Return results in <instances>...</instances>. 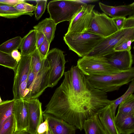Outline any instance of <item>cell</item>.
I'll return each mask as SVG.
<instances>
[{
  "label": "cell",
  "instance_id": "e0dca14e",
  "mask_svg": "<svg viewBox=\"0 0 134 134\" xmlns=\"http://www.w3.org/2000/svg\"><path fill=\"white\" fill-rule=\"evenodd\" d=\"M99 5L104 13L112 18L126 17L134 13V2L128 5L115 6L108 5L100 2L99 3Z\"/></svg>",
  "mask_w": 134,
  "mask_h": 134
},
{
  "label": "cell",
  "instance_id": "ba28073f",
  "mask_svg": "<svg viewBox=\"0 0 134 134\" xmlns=\"http://www.w3.org/2000/svg\"><path fill=\"white\" fill-rule=\"evenodd\" d=\"M118 31L112 18L104 13H100L93 9L91 23L88 31L105 38Z\"/></svg>",
  "mask_w": 134,
  "mask_h": 134
},
{
  "label": "cell",
  "instance_id": "f1b7e54d",
  "mask_svg": "<svg viewBox=\"0 0 134 134\" xmlns=\"http://www.w3.org/2000/svg\"><path fill=\"white\" fill-rule=\"evenodd\" d=\"M31 55V67L34 74L36 75L41 68L43 60L41 59L37 49Z\"/></svg>",
  "mask_w": 134,
  "mask_h": 134
},
{
  "label": "cell",
  "instance_id": "ffe728a7",
  "mask_svg": "<svg viewBox=\"0 0 134 134\" xmlns=\"http://www.w3.org/2000/svg\"><path fill=\"white\" fill-rule=\"evenodd\" d=\"M57 25L49 18H46L34 26L33 28L36 31L42 32L50 44L54 37Z\"/></svg>",
  "mask_w": 134,
  "mask_h": 134
},
{
  "label": "cell",
  "instance_id": "8fae6325",
  "mask_svg": "<svg viewBox=\"0 0 134 134\" xmlns=\"http://www.w3.org/2000/svg\"><path fill=\"white\" fill-rule=\"evenodd\" d=\"M31 55H21V58L14 72L13 87V99H20L19 88L20 84L27 80L31 65Z\"/></svg>",
  "mask_w": 134,
  "mask_h": 134
},
{
  "label": "cell",
  "instance_id": "484cf974",
  "mask_svg": "<svg viewBox=\"0 0 134 134\" xmlns=\"http://www.w3.org/2000/svg\"><path fill=\"white\" fill-rule=\"evenodd\" d=\"M18 64L10 54L0 51V65L12 69L14 72Z\"/></svg>",
  "mask_w": 134,
  "mask_h": 134
},
{
  "label": "cell",
  "instance_id": "d590c367",
  "mask_svg": "<svg viewBox=\"0 0 134 134\" xmlns=\"http://www.w3.org/2000/svg\"><path fill=\"white\" fill-rule=\"evenodd\" d=\"M45 38V37L42 32L36 31V39L37 49L43 43Z\"/></svg>",
  "mask_w": 134,
  "mask_h": 134
},
{
  "label": "cell",
  "instance_id": "ac0fdd59",
  "mask_svg": "<svg viewBox=\"0 0 134 134\" xmlns=\"http://www.w3.org/2000/svg\"><path fill=\"white\" fill-rule=\"evenodd\" d=\"M115 122L120 134H131L134 132V115H126L118 112Z\"/></svg>",
  "mask_w": 134,
  "mask_h": 134
},
{
  "label": "cell",
  "instance_id": "7a4b0ae2",
  "mask_svg": "<svg viewBox=\"0 0 134 134\" xmlns=\"http://www.w3.org/2000/svg\"><path fill=\"white\" fill-rule=\"evenodd\" d=\"M86 77L94 87L107 93L118 90L134 80V68L115 74Z\"/></svg>",
  "mask_w": 134,
  "mask_h": 134
},
{
  "label": "cell",
  "instance_id": "cb8c5ba5",
  "mask_svg": "<svg viewBox=\"0 0 134 134\" xmlns=\"http://www.w3.org/2000/svg\"><path fill=\"white\" fill-rule=\"evenodd\" d=\"M22 39L18 36L8 40L0 45V51L11 54L13 51L19 49Z\"/></svg>",
  "mask_w": 134,
  "mask_h": 134
},
{
  "label": "cell",
  "instance_id": "83f0119b",
  "mask_svg": "<svg viewBox=\"0 0 134 134\" xmlns=\"http://www.w3.org/2000/svg\"><path fill=\"white\" fill-rule=\"evenodd\" d=\"M15 127V120L12 114L3 124L0 130V134H13Z\"/></svg>",
  "mask_w": 134,
  "mask_h": 134
},
{
  "label": "cell",
  "instance_id": "52a82bcc",
  "mask_svg": "<svg viewBox=\"0 0 134 134\" xmlns=\"http://www.w3.org/2000/svg\"><path fill=\"white\" fill-rule=\"evenodd\" d=\"M134 35V28L123 29L104 39L86 56H105L114 51V49L123 39Z\"/></svg>",
  "mask_w": 134,
  "mask_h": 134
},
{
  "label": "cell",
  "instance_id": "ab89813d",
  "mask_svg": "<svg viewBox=\"0 0 134 134\" xmlns=\"http://www.w3.org/2000/svg\"><path fill=\"white\" fill-rule=\"evenodd\" d=\"M80 2L85 4H87V3H90L98 1V0H79Z\"/></svg>",
  "mask_w": 134,
  "mask_h": 134
},
{
  "label": "cell",
  "instance_id": "d6986e66",
  "mask_svg": "<svg viewBox=\"0 0 134 134\" xmlns=\"http://www.w3.org/2000/svg\"><path fill=\"white\" fill-rule=\"evenodd\" d=\"M36 34V31L32 30L22 38L19 48L21 55H31L37 49Z\"/></svg>",
  "mask_w": 134,
  "mask_h": 134
},
{
  "label": "cell",
  "instance_id": "277c9868",
  "mask_svg": "<svg viewBox=\"0 0 134 134\" xmlns=\"http://www.w3.org/2000/svg\"><path fill=\"white\" fill-rule=\"evenodd\" d=\"M87 4L79 0H53L47 5L50 18L57 25L61 22H69L80 9Z\"/></svg>",
  "mask_w": 134,
  "mask_h": 134
},
{
  "label": "cell",
  "instance_id": "4fadbf2b",
  "mask_svg": "<svg viewBox=\"0 0 134 134\" xmlns=\"http://www.w3.org/2000/svg\"><path fill=\"white\" fill-rule=\"evenodd\" d=\"M13 114L15 121L14 132L27 131L29 126V119L27 105L25 100L23 99L15 100Z\"/></svg>",
  "mask_w": 134,
  "mask_h": 134
},
{
  "label": "cell",
  "instance_id": "8992f818",
  "mask_svg": "<svg viewBox=\"0 0 134 134\" xmlns=\"http://www.w3.org/2000/svg\"><path fill=\"white\" fill-rule=\"evenodd\" d=\"M64 52L57 48L48 52L46 59L49 66L48 87H53L57 84L64 73L66 63Z\"/></svg>",
  "mask_w": 134,
  "mask_h": 134
},
{
  "label": "cell",
  "instance_id": "f546056e",
  "mask_svg": "<svg viewBox=\"0 0 134 134\" xmlns=\"http://www.w3.org/2000/svg\"><path fill=\"white\" fill-rule=\"evenodd\" d=\"M134 41V35L125 38L120 42L114 48V51H130L131 44Z\"/></svg>",
  "mask_w": 134,
  "mask_h": 134
},
{
  "label": "cell",
  "instance_id": "7402d4cb",
  "mask_svg": "<svg viewBox=\"0 0 134 134\" xmlns=\"http://www.w3.org/2000/svg\"><path fill=\"white\" fill-rule=\"evenodd\" d=\"M15 100H7L0 103V130L5 121L13 114V108Z\"/></svg>",
  "mask_w": 134,
  "mask_h": 134
},
{
  "label": "cell",
  "instance_id": "1f68e13d",
  "mask_svg": "<svg viewBox=\"0 0 134 134\" xmlns=\"http://www.w3.org/2000/svg\"><path fill=\"white\" fill-rule=\"evenodd\" d=\"M36 8L35 11V17L37 20H39L44 13L47 5L46 0L36 1Z\"/></svg>",
  "mask_w": 134,
  "mask_h": 134
},
{
  "label": "cell",
  "instance_id": "603a6c76",
  "mask_svg": "<svg viewBox=\"0 0 134 134\" xmlns=\"http://www.w3.org/2000/svg\"><path fill=\"white\" fill-rule=\"evenodd\" d=\"M23 15H27L14 6L0 4V16L9 18H17Z\"/></svg>",
  "mask_w": 134,
  "mask_h": 134
},
{
  "label": "cell",
  "instance_id": "7bdbcfd3",
  "mask_svg": "<svg viewBox=\"0 0 134 134\" xmlns=\"http://www.w3.org/2000/svg\"><path fill=\"white\" fill-rule=\"evenodd\" d=\"M2 102V100L1 99V97L0 96V103H1Z\"/></svg>",
  "mask_w": 134,
  "mask_h": 134
},
{
  "label": "cell",
  "instance_id": "7c38bea8",
  "mask_svg": "<svg viewBox=\"0 0 134 134\" xmlns=\"http://www.w3.org/2000/svg\"><path fill=\"white\" fill-rule=\"evenodd\" d=\"M25 100L29 119V126L27 131L30 134H36L38 126L43 122L42 103L37 98Z\"/></svg>",
  "mask_w": 134,
  "mask_h": 134
},
{
  "label": "cell",
  "instance_id": "8d00e7d4",
  "mask_svg": "<svg viewBox=\"0 0 134 134\" xmlns=\"http://www.w3.org/2000/svg\"><path fill=\"white\" fill-rule=\"evenodd\" d=\"M35 77V75L31 67L27 79V87L30 91ZM30 94V93H29ZM29 98V97H28Z\"/></svg>",
  "mask_w": 134,
  "mask_h": 134
},
{
  "label": "cell",
  "instance_id": "836d02e7",
  "mask_svg": "<svg viewBox=\"0 0 134 134\" xmlns=\"http://www.w3.org/2000/svg\"><path fill=\"white\" fill-rule=\"evenodd\" d=\"M126 17H119L112 18L113 21L118 31L123 29Z\"/></svg>",
  "mask_w": 134,
  "mask_h": 134
},
{
  "label": "cell",
  "instance_id": "60d3db41",
  "mask_svg": "<svg viewBox=\"0 0 134 134\" xmlns=\"http://www.w3.org/2000/svg\"><path fill=\"white\" fill-rule=\"evenodd\" d=\"M13 134H30L27 131H16L14 132Z\"/></svg>",
  "mask_w": 134,
  "mask_h": 134
},
{
  "label": "cell",
  "instance_id": "4dcf8cb0",
  "mask_svg": "<svg viewBox=\"0 0 134 134\" xmlns=\"http://www.w3.org/2000/svg\"><path fill=\"white\" fill-rule=\"evenodd\" d=\"M14 6L17 9L26 13L31 16L33 15L32 12L35 10L36 8V6L28 3L25 1Z\"/></svg>",
  "mask_w": 134,
  "mask_h": 134
},
{
  "label": "cell",
  "instance_id": "2e32d148",
  "mask_svg": "<svg viewBox=\"0 0 134 134\" xmlns=\"http://www.w3.org/2000/svg\"><path fill=\"white\" fill-rule=\"evenodd\" d=\"M98 114L107 134H120L115 124V115L113 113L110 104L100 110Z\"/></svg>",
  "mask_w": 134,
  "mask_h": 134
},
{
  "label": "cell",
  "instance_id": "5bb4252c",
  "mask_svg": "<svg viewBox=\"0 0 134 134\" xmlns=\"http://www.w3.org/2000/svg\"><path fill=\"white\" fill-rule=\"evenodd\" d=\"M114 68L120 71L131 68L133 62L131 51H114L104 56Z\"/></svg>",
  "mask_w": 134,
  "mask_h": 134
},
{
  "label": "cell",
  "instance_id": "e575fe53",
  "mask_svg": "<svg viewBox=\"0 0 134 134\" xmlns=\"http://www.w3.org/2000/svg\"><path fill=\"white\" fill-rule=\"evenodd\" d=\"M134 28V16L133 15L126 18L123 29Z\"/></svg>",
  "mask_w": 134,
  "mask_h": 134
},
{
  "label": "cell",
  "instance_id": "9a60e30c",
  "mask_svg": "<svg viewBox=\"0 0 134 134\" xmlns=\"http://www.w3.org/2000/svg\"><path fill=\"white\" fill-rule=\"evenodd\" d=\"M53 134H75L76 128L63 119L50 114L43 113Z\"/></svg>",
  "mask_w": 134,
  "mask_h": 134
},
{
  "label": "cell",
  "instance_id": "5b68a950",
  "mask_svg": "<svg viewBox=\"0 0 134 134\" xmlns=\"http://www.w3.org/2000/svg\"><path fill=\"white\" fill-rule=\"evenodd\" d=\"M77 66L86 76L108 75L121 72L113 66L104 56H84L78 59Z\"/></svg>",
  "mask_w": 134,
  "mask_h": 134
},
{
  "label": "cell",
  "instance_id": "74e56055",
  "mask_svg": "<svg viewBox=\"0 0 134 134\" xmlns=\"http://www.w3.org/2000/svg\"><path fill=\"white\" fill-rule=\"evenodd\" d=\"M24 1L21 0H0V4L14 6Z\"/></svg>",
  "mask_w": 134,
  "mask_h": 134
},
{
  "label": "cell",
  "instance_id": "b9f144b4",
  "mask_svg": "<svg viewBox=\"0 0 134 134\" xmlns=\"http://www.w3.org/2000/svg\"><path fill=\"white\" fill-rule=\"evenodd\" d=\"M47 134H53L49 128V130L48 131Z\"/></svg>",
  "mask_w": 134,
  "mask_h": 134
},
{
  "label": "cell",
  "instance_id": "4316f807",
  "mask_svg": "<svg viewBox=\"0 0 134 134\" xmlns=\"http://www.w3.org/2000/svg\"><path fill=\"white\" fill-rule=\"evenodd\" d=\"M134 91V80H133L129 85L128 88L125 93L121 97L117 99L110 100V105L114 114L115 115L116 108L122 102L127 99L131 94H132Z\"/></svg>",
  "mask_w": 134,
  "mask_h": 134
},
{
  "label": "cell",
  "instance_id": "6da1fadb",
  "mask_svg": "<svg viewBox=\"0 0 134 134\" xmlns=\"http://www.w3.org/2000/svg\"><path fill=\"white\" fill-rule=\"evenodd\" d=\"M64 75L61 85L71 100L79 102L90 97L94 87L77 65L72 66Z\"/></svg>",
  "mask_w": 134,
  "mask_h": 134
},
{
  "label": "cell",
  "instance_id": "3957f363",
  "mask_svg": "<svg viewBox=\"0 0 134 134\" xmlns=\"http://www.w3.org/2000/svg\"><path fill=\"white\" fill-rule=\"evenodd\" d=\"M104 38L87 31L81 34H66L64 40L70 50L81 58L87 55Z\"/></svg>",
  "mask_w": 134,
  "mask_h": 134
},
{
  "label": "cell",
  "instance_id": "d6a6232c",
  "mask_svg": "<svg viewBox=\"0 0 134 134\" xmlns=\"http://www.w3.org/2000/svg\"><path fill=\"white\" fill-rule=\"evenodd\" d=\"M50 44L46 38L43 43L37 49L42 60L46 59L48 52Z\"/></svg>",
  "mask_w": 134,
  "mask_h": 134
},
{
  "label": "cell",
  "instance_id": "9c48e42d",
  "mask_svg": "<svg viewBox=\"0 0 134 134\" xmlns=\"http://www.w3.org/2000/svg\"><path fill=\"white\" fill-rule=\"evenodd\" d=\"M94 6V5L91 4L83 6L69 22L66 34H81L88 31L90 26Z\"/></svg>",
  "mask_w": 134,
  "mask_h": 134
},
{
  "label": "cell",
  "instance_id": "f35d334b",
  "mask_svg": "<svg viewBox=\"0 0 134 134\" xmlns=\"http://www.w3.org/2000/svg\"><path fill=\"white\" fill-rule=\"evenodd\" d=\"M11 55L13 58L18 63L21 57V53L18 49L15 50L12 52Z\"/></svg>",
  "mask_w": 134,
  "mask_h": 134
},
{
  "label": "cell",
  "instance_id": "30bf717a",
  "mask_svg": "<svg viewBox=\"0 0 134 134\" xmlns=\"http://www.w3.org/2000/svg\"><path fill=\"white\" fill-rule=\"evenodd\" d=\"M49 74V65L45 59L43 60L41 68L38 73L34 75L35 77L28 99L37 98L48 87Z\"/></svg>",
  "mask_w": 134,
  "mask_h": 134
},
{
  "label": "cell",
  "instance_id": "d4e9b609",
  "mask_svg": "<svg viewBox=\"0 0 134 134\" xmlns=\"http://www.w3.org/2000/svg\"><path fill=\"white\" fill-rule=\"evenodd\" d=\"M118 112L126 115H134V95L131 94L119 105Z\"/></svg>",
  "mask_w": 134,
  "mask_h": 134
},
{
  "label": "cell",
  "instance_id": "44dd1931",
  "mask_svg": "<svg viewBox=\"0 0 134 134\" xmlns=\"http://www.w3.org/2000/svg\"><path fill=\"white\" fill-rule=\"evenodd\" d=\"M83 129L85 134H107L99 120L98 113L85 121Z\"/></svg>",
  "mask_w": 134,
  "mask_h": 134
}]
</instances>
